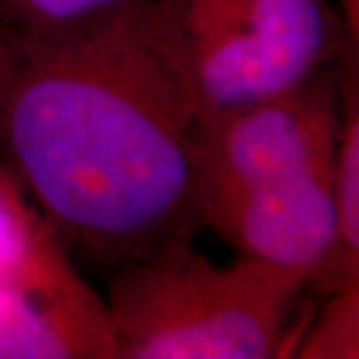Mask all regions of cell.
Segmentation results:
<instances>
[{
  "label": "cell",
  "mask_w": 359,
  "mask_h": 359,
  "mask_svg": "<svg viewBox=\"0 0 359 359\" xmlns=\"http://www.w3.org/2000/svg\"><path fill=\"white\" fill-rule=\"evenodd\" d=\"M10 45L0 142L59 241L119 266L191 241L203 119L175 0H121Z\"/></svg>",
  "instance_id": "cell-1"
},
{
  "label": "cell",
  "mask_w": 359,
  "mask_h": 359,
  "mask_svg": "<svg viewBox=\"0 0 359 359\" xmlns=\"http://www.w3.org/2000/svg\"><path fill=\"white\" fill-rule=\"evenodd\" d=\"M175 7L203 124L308 82L334 38L325 0H175Z\"/></svg>",
  "instance_id": "cell-3"
},
{
  "label": "cell",
  "mask_w": 359,
  "mask_h": 359,
  "mask_svg": "<svg viewBox=\"0 0 359 359\" xmlns=\"http://www.w3.org/2000/svg\"><path fill=\"white\" fill-rule=\"evenodd\" d=\"M343 114L327 77L222 114L203 124L201 166L205 201L329 168Z\"/></svg>",
  "instance_id": "cell-4"
},
{
  "label": "cell",
  "mask_w": 359,
  "mask_h": 359,
  "mask_svg": "<svg viewBox=\"0 0 359 359\" xmlns=\"http://www.w3.org/2000/svg\"><path fill=\"white\" fill-rule=\"evenodd\" d=\"M12 70H14V52L10 45V38L0 33V103H3L7 87H10Z\"/></svg>",
  "instance_id": "cell-11"
},
{
  "label": "cell",
  "mask_w": 359,
  "mask_h": 359,
  "mask_svg": "<svg viewBox=\"0 0 359 359\" xmlns=\"http://www.w3.org/2000/svg\"><path fill=\"white\" fill-rule=\"evenodd\" d=\"M343 5H346L348 17L353 19V31H357V12H359V0H343Z\"/></svg>",
  "instance_id": "cell-12"
},
{
  "label": "cell",
  "mask_w": 359,
  "mask_h": 359,
  "mask_svg": "<svg viewBox=\"0 0 359 359\" xmlns=\"http://www.w3.org/2000/svg\"><path fill=\"white\" fill-rule=\"evenodd\" d=\"M31 285L75 292L89 287L70 264L63 243L31 196L7 170H0V285Z\"/></svg>",
  "instance_id": "cell-7"
},
{
  "label": "cell",
  "mask_w": 359,
  "mask_h": 359,
  "mask_svg": "<svg viewBox=\"0 0 359 359\" xmlns=\"http://www.w3.org/2000/svg\"><path fill=\"white\" fill-rule=\"evenodd\" d=\"M308 280L177 241L121 264L105 299L121 359H266L283 350Z\"/></svg>",
  "instance_id": "cell-2"
},
{
  "label": "cell",
  "mask_w": 359,
  "mask_h": 359,
  "mask_svg": "<svg viewBox=\"0 0 359 359\" xmlns=\"http://www.w3.org/2000/svg\"><path fill=\"white\" fill-rule=\"evenodd\" d=\"M0 359H117L105 301L75 292L0 285Z\"/></svg>",
  "instance_id": "cell-6"
},
{
  "label": "cell",
  "mask_w": 359,
  "mask_h": 359,
  "mask_svg": "<svg viewBox=\"0 0 359 359\" xmlns=\"http://www.w3.org/2000/svg\"><path fill=\"white\" fill-rule=\"evenodd\" d=\"M301 350V357H357V285L329 306Z\"/></svg>",
  "instance_id": "cell-9"
},
{
  "label": "cell",
  "mask_w": 359,
  "mask_h": 359,
  "mask_svg": "<svg viewBox=\"0 0 359 359\" xmlns=\"http://www.w3.org/2000/svg\"><path fill=\"white\" fill-rule=\"evenodd\" d=\"M334 198L339 212V245L343 280L357 283L359 264V119L357 103L341 119L334 156Z\"/></svg>",
  "instance_id": "cell-8"
},
{
  "label": "cell",
  "mask_w": 359,
  "mask_h": 359,
  "mask_svg": "<svg viewBox=\"0 0 359 359\" xmlns=\"http://www.w3.org/2000/svg\"><path fill=\"white\" fill-rule=\"evenodd\" d=\"M121 0H0V17L19 31L45 28L103 12Z\"/></svg>",
  "instance_id": "cell-10"
},
{
  "label": "cell",
  "mask_w": 359,
  "mask_h": 359,
  "mask_svg": "<svg viewBox=\"0 0 359 359\" xmlns=\"http://www.w3.org/2000/svg\"><path fill=\"white\" fill-rule=\"evenodd\" d=\"M203 224L243 259L297 273L308 283L341 273L334 163L205 201Z\"/></svg>",
  "instance_id": "cell-5"
}]
</instances>
